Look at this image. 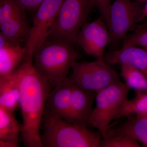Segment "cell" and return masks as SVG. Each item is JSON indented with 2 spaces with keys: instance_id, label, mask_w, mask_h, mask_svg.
Masks as SVG:
<instances>
[{
  "instance_id": "obj_1",
  "label": "cell",
  "mask_w": 147,
  "mask_h": 147,
  "mask_svg": "<svg viewBox=\"0 0 147 147\" xmlns=\"http://www.w3.org/2000/svg\"><path fill=\"white\" fill-rule=\"evenodd\" d=\"M13 74L20 92L22 142L27 147H43L40 127L45 102L53 88L47 79L34 68L33 59H28Z\"/></svg>"
},
{
  "instance_id": "obj_2",
  "label": "cell",
  "mask_w": 147,
  "mask_h": 147,
  "mask_svg": "<svg viewBox=\"0 0 147 147\" xmlns=\"http://www.w3.org/2000/svg\"><path fill=\"white\" fill-rule=\"evenodd\" d=\"M75 44L66 39L47 38L33 55V65L54 88L67 79L78 57Z\"/></svg>"
},
{
  "instance_id": "obj_3",
  "label": "cell",
  "mask_w": 147,
  "mask_h": 147,
  "mask_svg": "<svg viewBox=\"0 0 147 147\" xmlns=\"http://www.w3.org/2000/svg\"><path fill=\"white\" fill-rule=\"evenodd\" d=\"M40 139L43 147H99L101 137L86 127L44 112Z\"/></svg>"
},
{
  "instance_id": "obj_4",
  "label": "cell",
  "mask_w": 147,
  "mask_h": 147,
  "mask_svg": "<svg viewBox=\"0 0 147 147\" xmlns=\"http://www.w3.org/2000/svg\"><path fill=\"white\" fill-rule=\"evenodd\" d=\"M130 89L121 81L96 92V106L90 119V125L97 128L102 137L113 120L118 118L121 109L128 100Z\"/></svg>"
},
{
  "instance_id": "obj_5",
  "label": "cell",
  "mask_w": 147,
  "mask_h": 147,
  "mask_svg": "<svg viewBox=\"0 0 147 147\" xmlns=\"http://www.w3.org/2000/svg\"><path fill=\"white\" fill-rule=\"evenodd\" d=\"M93 6L91 0H63L48 38L67 40L75 44Z\"/></svg>"
},
{
  "instance_id": "obj_6",
  "label": "cell",
  "mask_w": 147,
  "mask_h": 147,
  "mask_svg": "<svg viewBox=\"0 0 147 147\" xmlns=\"http://www.w3.org/2000/svg\"><path fill=\"white\" fill-rule=\"evenodd\" d=\"M142 3L131 0H115L112 3L104 20L110 34V44L125 39L129 32L134 31L141 22L144 5Z\"/></svg>"
},
{
  "instance_id": "obj_7",
  "label": "cell",
  "mask_w": 147,
  "mask_h": 147,
  "mask_svg": "<svg viewBox=\"0 0 147 147\" xmlns=\"http://www.w3.org/2000/svg\"><path fill=\"white\" fill-rule=\"evenodd\" d=\"M70 76L74 83L80 88L97 92L120 81L117 72L103 59L92 62L76 61Z\"/></svg>"
},
{
  "instance_id": "obj_8",
  "label": "cell",
  "mask_w": 147,
  "mask_h": 147,
  "mask_svg": "<svg viewBox=\"0 0 147 147\" xmlns=\"http://www.w3.org/2000/svg\"><path fill=\"white\" fill-rule=\"evenodd\" d=\"M63 0H44L36 10L28 40L25 44L29 59L48 38Z\"/></svg>"
},
{
  "instance_id": "obj_9",
  "label": "cell",
  "mask_w": 147,
  "mask_h": 147,
  "mask_svg": "<svg viewBox=\"0 0 147 147\" xmlns=\"http://www.w3.org/2000/svg\"><path fill=\"white\" fill-rule=\"evenodd\" d=\"M31 28L26 11L16 1L0 0V33L13 41L26 44Z\"/></svg>"
},
{
  "instance_id": "obj_10",
  "label": "cell",
  "mask_w": 147,
  "mask_h": 147,
  "mask_svg": "<svg viewBox=\"0 0 147 147\" xmlns=\"http://www.w3.org/2000/svg\"><path fill=\"white\" fill-rule=\"evenodd\" d=\"M100 16L91 22H87L76 37L75 44L87 55L97 59H103L106 47L110 43L108 27Z\"/></svg>"
},
{
  "instance_id": "obj_11",
  "label": "cell",
  "mask_w": 147,
  "mask_h": 147,
  "mask_svg": "<svg viewBox=\"0 0 147 147\" xmlns=\"http://www.w3.org/2000/svg\"><path fill=\"white\" fill-rule=\"evenodd\" d=\"M28 59L25 46L0 33V77L14 73Z\"/></svg>"
},
{
  "instance_id": "obj_12",
  "label": "cell",
  "mask_w": 147,
  "mask_h": 147,
  "mask_svg": "<svg viewBox=\"0 0 147 147\" xmlns=\"http://www.w3.org/2000/svg\"><path fill=\"white\" fill-rule=\"evenodd\" d=\"M96 94V92L84 89L74 84L68 121L86 127L89 126Z\"/></svg>"
},
{
  "instance_id": "obj_13",
  "label": "cell",
  "mask_w": 147,
  "mask_h": 147,
  "mask_svg": "<svg viewBox=\"0 0 147 147\" xmlns=\"http://www.w3.org/2000/svg\"><path fill=\"white\" fill-rule=\"evenodd\" d=\"M74 84L69 76L53 88L47 96L45 112L68 121Z\"/></svg>"
},
{
  "instance_id": "obj_14",
  "label": "cell",
  "mask_w": 147,
  "mask_h": 147,
  "mask_svg": "<svg viewBox=\"0 0 147 147\" xmlns=\"http://www.w3.org/2000/svg\"><path fill=\"white\" fill-rule=\"evenodd\" d=\"M104 60L109 65H131L147 76V51L142 47L131 46L111 51Z\"/></svg>"
},
{
  "instance_id": "obj_15",
  "label": "cell",
  "mask_w": 147,
  "mask_h": 147,
  "mask_svg": "<svg viewBox=\"0 0 147 147\" xmlns=\"http://www.w3.org/2000/svg\"><path fill=\"white\" fill-rule=\"evenodd\" d=\"M126 122L117 128H110L103 138L122 135L140 142L147 147V115L129 116Z\"/></svg>"
},
{
  "instance_id": "obj_16",
  "label": "cell",
  "mask_w": 147,
  "mask_h": 147,
  "mask_svg": "<svg viewBox=\"0 0 147 147\" xmlns=\"http://www.w3.org/2000/svg\"><path fill=\"white\" fill-rule=\"evenodd\" d=\"M20 92L14 74L0 77V107L14 112L19 105Z\"/></svg>"
},
{
  "instance_id": "obj_17",
  "label": "cell",
  "mask_w": 147,
  "mask_h": 147,
  "mask_svg": "<svg viewBox=\"0 0 147 147\" xmlns=\"http://www.w3.org/2000/svg\"><path fill=\"white\" fill-rule=\"evenodd\" d=\"M21 124L13 112L0 107V140L13 142L19 145Z\"/></svg>"
},
{
  "instance_id": "obj_18",
  "label": "cell",
  "mask_w": 147,
  "mask_h": 147,
  "mask_svg": "<svg viewBox=\"0 0 147 147\" xmlns=\"http://www.w3.org/2000/svg\"><path fill=\"white\" fill-rule=\"evenodd\" d=\"M121 66V75L130 89L137 93L147 92V76L145 74L129 64Z\"/></svg>"
},
{
  "instance_id": "obj_19",
  "label": "cell",
  "mask_w": 147,
  "mask_h": 147,
  "mask_svg": "<svg viewBox=\"0 0 147 147\" xmlns=\"http://www.w3.org/2000/svg\"><path fill=\"white\" fill-rule=\"evenodd\" d=\"M147 112V92L137 93L135 97L127 100L121 109L119 118L133 115H143Z\"/></svg>"
},
{
  "instance_id": "obj_20",
  "label": "cell",
  "mask_w": 147,
  "mask_h": 147,
  "mask_svg": "<svg viewBox=\"0 0 147 147\" xmlns=\"http://www.w3.org/2000/svg\"><path fill=\"white\" fill-rule=\"evenodd\" d=\"M100 147H140L139 142L126 136L115 135L103 138L100 142Z\"/></svg>"
},
{
  "instance_id": "obj_21",
  "label": "cell",
  "mask_w": 147,
  "mask_h": 147,
  "mask_svg": "<svg viewBox=\"0 0 147 147\" xmlns=\"http://www.w3.org/2000/svg\"><path fill=\"white\" fill-rule=\"evenodd\" d=\"M132 34L125 39L123 47L134 46L147 48V28L134 31Z\"/></svg>"
},
{
  "instance_id": "obj_22",
  "label": "cell",
  "mask_w": 147,
  "mask_h": 147,
  "mask_svg": "<svg viewBox=\"0 0 147 147\" xmlns=\"http://www.w3.org/2000/svg\"><path fill=\"white\" fill-rule=\"evenodd\" d=\"M94 6L96 7L104 20L112 3V0H91Z\"/></svg>"
},
{
  "instance_id": "obj_23",
  "label": "cell",
  "mask_w": 147,
  "mask_h": 147,
  "mask_svg": "<svg viewBox=\"0 0 147 147\" xmlns=\"http://www.w3.org/2000/svg\"><path fill=\"white\" fill-rule=\"evenodd\" d=\"M24 10L36 11L44 0H14Z\"/></svg>"
},
{
  "instance_id": "obj_24",
  "label": "cell",
  "mask_w": 147,
  "mask_h": 147,
  "mask_svg": "<svg viewBox=\"0 0 147 147\" xmlns=\"http://www.w3.org/2000/svg\"><path fill=\"white\" fill-rule=\"evenodd\" d=\"M19 145L13 142L0 140V147H18Z\"/></svg>"
},
{
  "instance_id": "obj_25",
  "label": "cell",
  "mask_w": 147,
  "mask_h": 147,
  "mask_svg": "<svg viewBox=\"0 0 147 147\" xmlns=\"http://www.w3.org/2000/svg\"><path fill=\"white\" fill-rule=\"evenodd\" d=\"M146 3L144 4L142 16L141 18V21H143L145 18H147V0L146 1Z\"/></svg>"
},
{
  "instance_id": "obj_26",
  "label": "cell",
  "mask_w": 147,
  "mask_h": 147,
  "mask_svg": "<svg viewBox=\"0 0 147 147\" xmlns=\"http://www.w3.org/2000/svg\"><path fill=\"white\" fill-rule=\"evenodd\" d=\"M147 28V21L143 24H138L136 26V29L137 30H142V29Z\"/></svg>"
},
{
  "instance_id": "obj_27",
  "label": "cell",
  "mask_w": 147,
  "mask_h": 147,
  "mask_svg": "<svg viewBox=\"0 0 147 147\" xmlns=\"http://www.w3.org/2000/svg\"><path fill=\"white\" fill-rule=\"evenodd\" d=\"M136 1H139L142 2H143L146 1V0H136Z\"/></svg>"
},
{
  "instance_id": "obj_28",
  "label": "cell",
  "mask_w": 147,
  "mask_h": 147,
  "mask_svg": "<svg viewBox=\"0 0 147 147\" xmlns=\"http://www.w3.org/2000/svg\"><path fill=\"white\" fill-rule=\"evenodd\" d=\"M147 115V113H144V114H143V115Z\"/></svg>"
},
{
  "instance_id": "obj_29",
  "label": "cell",
  "mask_w": 147,
  "mask_h": 147,
  "mask_svg": "<svg viewBox=\"0 0 147 147\" xmlns=\"http://www.w3.org/2000/svg\"><path fill=\"white\" fill-rule=\"evenodd\" d=\"M144 49H146V50L147 51V48H144Z\"/></svg>"
}]
</instances>
